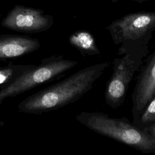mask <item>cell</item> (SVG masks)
Masks as SVG:
<instances>
[{
	"mask_svg": "<svg viewBox=\"0 0 155 155\" xmlns=\"http://www.w3.org/2000/svg\"><path fill=\"white\" fill-rule=\"evenodd\" d=\"M110 65L105 62L84 68L26 97L18 104V110L21 113L39 114L74 102L92 88Z\"/></svg>",
	"mask_w": 155,
	"mask_h": 155,
	"instance_id": "obj_1",
	"label": "cell"
},
{
	"mask_svg": "<svg viewBox=\"0 0 155 155\" xmlns=\"http://www.w3.org/2000/svg\"><path fill=\"white\" fill-rule=\"evenodd\" d=\"M76 119L90 130L143 153H155V138L125 117L114 118L97 111H81Z\"/></svg>",
	"mask_w": 155,
	"mask_h": 155,
	"instance_id": "obj_2",
	"label": "cell"
},
{
	"mask_svg": "<svg viewBox=\"0 0 155 155\" xmlns=\"http://www.w3.org/2000/svg\"><path fill=\"white\" fill-rule=\"evenodd\" d=\"M106 29L114 44H120L117 53L148 45L155 30V12H139L125 15L113 21Z\"/></svg>",
	"mask_w": 155,
	"mask_h": 155,
	"instance_id": "obj_3",
	"label": "cell"
},
{
	"mask_svg": "<svg viewBox=\"0 0 155 155\" xmlns=\"http://www.w3.org/2000/svg\"><path fill=\"white\" fill-rule=\"evenodd\" d=\"M77 64V61L65 59L62 55L42 59L39 65H33L12 83L0 88V105L8 97H15L39 85L58 78Z\"/></svg>",
	"mask_w": 155,
	"mask_h": 155,
	"instance_id": "obj_4",
	"label": "cell"
},
{
	"mask_svg": "<svg viewBox=\"0 0 155 155\" xmlns=\"http://www.w3.org/2000/svg\"><path fill=\"white\" fill-rule=\"evenodd\" d=\"M148 53V45H144L130 49L122 58L114 59L105 93V102L110 107L117 108L124 103L128 85Z\"/></svg>",
	"mask_w": 155,
	"mask_h": 155,
	"instance_id": "obj_5",
	"label": "cell"
},
{
	"mask_svg": "<svg viewBox=\"0 0 155 155\" xmlns=\"http://www.w3.org/2000/svg\"><path fill=\"white\" fill-rule=\"evenodd\" d=\"M53 23L52 16L39 10L16 6L3 19L1 25L14 31L38 33L49 29Z\"/></svg>",
	"mask_w": 155,
	"mask_h": 155,
	"instance_id": "obj_6",
	"label": "cell"
},
{
	"mask_svg": "<svg viewBox=\"0 0 155 155\" xmlns=\"http://www.w3.org/2000/svg\"><path fill=\"white\" fill-rule=\"evenodd\" d=\"M155 93V51L147 58L133 91L132 115L134 125Z\"/></svg>",
	"mask_w": 155,
	"mask_h": 155,
	"instance_id": "obj_7",
	"label": "cell"
},
{
	"mask_svg": "<svg viewBox=\"0 0 155 155\" xmlns=\"http://www.w3.org/2000/svg\"><path fill=\"white\" fill-rule=\"evenodd\" d=\"M38 39L27 36L3 35L0 36V61L15 58L38 50Z\"/></svg>",
	"mask_w": 155,
	"mask_h": 155,
	"instance_id": "obj_8",
	"label": "cell"
},
{
	"mask_svg": "<svg viewBox=\"0 0 155 155\" xmlns=\"http://www.w3.org/2000/svg\"><path fill=\"white\" fill-rule=\"evenodd\" d=\"M71 45L84 55H96L101 53L96 45L95 39L91 33L87 30H78L68 38Z\"/></svg>",
	"mask_w": 155,
	"mask_h": 155,
	"instance_id": "obj_9",
	"label": "cell"
},
{
	"mask_svg": "<svg viewBox=\"0 0 155 155\" xmlns=\"http://www.w3.org/2000/svg\"><path fill=\"white\" fill-rule=\"evenodd\" d=\"M33 64H8L4 67H0V87L4 88L12 83L25 71Z\"/></svg>",
	"mask_w": 155,
	"mask_h": 155,
	"instance_id": "obj_10",
	"label": "cell"
},
{
	"mask_svg": "<svg viewBox=\"0 0 155 155\" xmlns=\"http://www.w3.org/2000/svg\"><path fill=\"white\" fill-rule=\"evenodd\" d=\"M154 122H155V93L134 125L143 130Z\"/></svg>",
	"mask_w": 155,
	"mask_h": 155,
	"instance_id": "obj_11",
	"label": "cell"
},
{
	"mask_svg": "<svg viewBox=\"0 0 155 155\" xmlns=\"http://www.w3.org/2000/svg\"><path fill=\"white\" fill-rule=\"evenodd\" d=\"M143 130L147 131L148 134L155 138V122L150 125L149 127L144 128Z\"/></svg>",
	"mask_w": 155,
	"mask_h": 155,
	"instance_id": "obj_12",
	"label": "cell"
},
{
	"mask_svg": "<svg viewBox=\"0 0 155 155\" xmlns=\"http://www.w3.org/2000/svg\"><path fill=\"white\" fill-rule=\"evenodd\" d=\"M118 1H119V0H111L112 2H114V3L117 2ZM131 1H136V2H138V3H143V2L148 1H150V0H131Z\"/></svg>",
	"mask_w": 155,
	"mask_h": 155,
	"instance_id": "obj_13",
	"label": "cell"
}]
</instances>
